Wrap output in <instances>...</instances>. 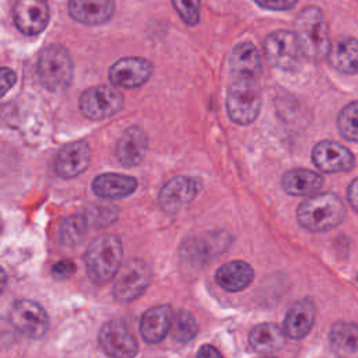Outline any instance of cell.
Instances as JSON below:
<instances>
[{
    "instance_id": "6da1fadb",
    "label": "cell",
    "mask_w": 358,
    "mask_h": 358,
    "mask_svg": "<svg viewBox=\"0 0 358 358\" xmlns=\"http://www.w3.org/2000/svg\"><path fill=\"white\" fill-rule=\"evenodd\" d=\"M295 36L302 55L310 60H322L330 52L329 25L320 8L310 6L303 8L295 20Z\"/></svg>"
},
{
    "instance_id": "7a4b0ae2",
    "label": "cell",
    "mask_w": 358,
    "mask_h": 358,
    "mask_svg": "<svg viewBox=\"0 0 358 358\" xmlns=\"http://www.w3.org/2000/svg\"><path fill=\"white\" fill-rule=\"evenodd\" d=\"M123 248L119 236L103 234L96 236L85 253V267L88 277L95 284L110 281L122 266Z\"/></svg>"
},
{
    "instance_id": "3957f363",
    "label": "cell",
    "mask_w": 358,
    "mask_h": 358,
    "mask_svg": "<svg viewBox=\"0 0 358 358\" xmlns=\"http://www.w3.org/2000/svg\"><path fill=\"white\" fill-rule=\"evenodd\" d=\"M344 215V206L333 193L309 196L296 210L298 222L312 232H323L337 227Z\"/></svg>"
},
{
    "instance_id": "277c9868",
    "label": "cell",
    "mask_w": 358,
    "mask_h": 358,
    "mask_svg": "<svg viewBox=\"0 0 358 358\" xmlns=\"http://www.w3.org/2000/svg\"><path fill=\"white\" fill-rule=\"evenodd\" d=\"M259 77L234 76L228 95L227 110L232 122L238 124L252 123L262 108V94L257 83Z\"/></svg>"
},
{
    "instance_id": "5b68a950",
    "label": "cell",
    "mask_w": 358,
    "mask_h": 358,
    "mask_svg": "<svg viewBox=\"0 0 358 358\" xmlns=\"http://www.w3.org/2000/svg\"><path fill=\"white\" fill-rule=\"evenodd\" d=\"M38 73L42 84L50 91L67 88L73 78V62L62 45H49L38 59Z\"/></svg>"
},
{
    "instance_id": "8992f818",
    "label": "cell",
    "mask_w": 358,
    "mask_h": 358,
    "mask_svg": "<svg viewBox=\"0 0 358 358\" xmlns=\"http://www.w3.org/2000/svg\"><path fill=\"white\" fill-rule=\"evenodd\" d=\"M264 53L273 67L291 71L298 67L302 50L299 48L295 32L281 29L270 34L266 38Z\"/></svg>"
},
{
    "instance_id": "52a82bcc",
    "label": "cell",
    "mask_w": 358,
    "mask_h": 358,
    "mask_svg": "<svg viewBox=\"0 0 358 358\" xmlns=\"http://www.w3.org/2000/svg\"><path fill=\"white\" fill-rule=\"evenodd\" d=\"M84 116L99 120L117 113L123 108V95L109 85H98L84 91L78 101Z\"/></svg>"
},
{
    "instance_id": "ba28073f",
    "label": "cell",
    "mask_w": 358,
    "mask_h": 358,
    "mask_svg": "<svg viewBox=\"0 0 358 358\" xmlns=\"http://www.w3.org/2000/svg\"><path fill=\"white\" fill-rule=\"evenodd\" d=\"M99 344L112 358H134L138 350L137 340L126 322L112 319L99 331Z\"/></svg>"
},
{
    "instance_id": "9c48e42d",
    "label": "cell",
    "mask_w": 358,
    "mask_h": 358,
    "mask_svg": "<svg viewBox=\"0 0 358 358\" xmlns=\"http://www.w3.org/2000/svg\"><path fill=\"white\" fill-rule=\"evenodd\" d=\"M151 270L143 260L133 259L123 268L113 285V295L119 302H130L138 298L148 287Z\"/></svg>"
},
{
    "instance_id": "30bf717a",
    "label": "cell",
    "mask_w": 358,
    "mask_h": 358,
    "mask_svg": "<svg viewBox=\"0 0 358 358\" xmlns=\"http://www.w3.org/2000/svg\"><path fill=\"white\" fill-rule=\"evenodd\" d=\"M11 324L29 338L42 337L49 327V317L45 309L29 299L17 301L10 312Z\"/></svg>"
},
{
    "instance_id": "8fae6325",
    "label": "cell",
    "mask_w": 358,
    "mask_h": 358,
    "mask_svg": "<svg viewBox=\"0 0 358 358\" xmlns=\"http://www.w3.org/2000/svg\"><path fill=\"white\" fill-rule=\"evenodd\" d=\"M13 15L22 34L36 35L48 25L49 6L46 0H15Z\"/></svg>"
},
{
    "instance_id": "7c38bea8",
    "label": "cell",
    "mask_w": 358,
    "mask_h": 358,
    "mask_svg": "<svg viewBox=\"0 0 358 358\" xmlns=\"http://www.w3.org/2000/svg\"><path fill=\"white\" fill-rule=\"evenodd\" d=\"M315 165L323 172H347L354 166V155L351 151L331 140L317 143L312 150Z\"/></svg>"
},
{
    "instance_id": "4fadbf2b",
    "label": "cell",
    "mask_w": 358,
    "mask_h": 358,
    "mask_svg": "<svg viewBox=\"0 0 358 358\" xmlns=\"http://www.w3.org/2000/svg\"><path fill=\"white\" fill-rule=\"evenodd\" d=\"M199 182L189 176H176L166 182L159 192V204L168 213H176L186 207L197 194Z\"/></svg>"
},
{
    "instance_id": "5bb4252c",
    "label": "cell",
    "mask_w": 358,
    "mask_h": 358,
    "mask_svg": "<svg viewBox=\"0 0 358 358\" xmlns=\"http://www.w3.org/2000/svg\"><path fill=\"white\" fill-rule=\"evenodd\" d=\"M152 66L141 57H124L117 60L109 70V78L115 85L136 88L143 85L151 76Z\"/></svg>"
},
{
    "instance_id": "9a60e30c",
    "label": "cell",
    "mask_w": 358,
    "mask_h": 358,
    "mask_svg": "<svg viewBox=\"0 0 358 358\" xmlns=\"http://www.w3.org/2000/svg\"><path fill=\"white\" fill-rule=\"evenodd\" d=\"M91 159L90 147L85 141H74L64 145L56 155L55 169L64 179L74 178L83 173Z\"/></svg>"
},
{
    "instance_id": "2e32d148",
    "label": "cell",
    "mask_w": 358,
    "mask_h": 358,
    "mask_svg": "<svg viewBox=\"0 0 358 358\" xmlns=\"http://www.w3.org/2000/svg\"><path fill=\"white\" fill-rule=\"evenodd\" d=\"M172 320L173 312L169 305L152 306L141 316L140 333L147 343H159L171 331Z\"/></svg>"
},
{
    "instance_id": "e0dca14e",
    "label": "cell",
    "mask_w": 358,
    "mask_h": 358,
    "mask_svg": "<svg viewBox=\"0 0 358 358\" xmlns=\"http://www.w3.org/2000/svg\"><path fill=\"white\" fill-rule=\"evenodd\" d=\"M316 308L310 299H301L294 302L284 319V331L288 337L299 340L305 337L315 322Z\"/></svg>"
},
{
    "instance_id": "ac0fdd59",
    "label": "cell",
    "mask_w": 358,
    "mask_h": 358,
    "mask_svg": "<svg viewBox=\"0 0 358 358\" xmlns=\"http://www.w3.org/2000/svg\"><path fill=\"white\" fill-rule=\"evenodd\" d=\"M115 10L113 0H70V15L78 22L98 25L106 22Z\"/></svg>"
},
{
    "instance_id": "d6986e66",
    "label": "cell",
    "mask_w": 358,
    "mask_h": 358,
    "mask_svg": "<svg viewBox=\"0 0 358 358\" xmlns=\"http://www.w3.org/2000/svg\"><path fill=\"white\" fill-rule=\"evenodd\" d=\"M147 151V134L138 126L129 127L117 141L116 155L126 166H134L141 162Z\"/></svg>"
},
{
    "instance_id": "ffe728a7",
    "label": "cell",
    "mask_w": 358,
    "mask_h": 358,
    "mask_svg": "<svg viewBox=\"0 0 358 358\" xmlns=\"http://www.w3.org/2000/svg\"><path fill=\"white\" fill-rule=\"evenodd\" d=\"M255 271L252 266L242 260H232L222 264L215 273L217 284L228 291V292H238L249 287L253 281Z\"/></svg>"
},
{
    "instance_id": "44dd1931",
    "label": "cell",
    "mask_w": 358,
    "mask_h": 358,
    "mask_svg": "<svg viewBox=\"0 0 358 358\" xmlns=\"http://www.w3.org/2000/svg\"><path fill=\"white\" fill-rule=\"evenodd\" d=\"M330 66L343 74L358 73V39L344 36L337 39L327 55Z\"/></svg>"
},
{
    "instance_id": "7402d4cb",
    "label": "cell",
    "mask_w": 358,
    "mask_h": 358,
    "mask_svg": "<svg viewBox=\"0 0 358 358\" xmlns=\"http://www.w3.org/2000/svg\"><path fill=\"white\" fill-rule=\"evenodd\" d=\"M330 347L340 358H358V324L337 322L330 330Z\"/></svg>"
},
{
    "instance_id": "603a6c76",
    "label": "cell",
    "mask_w": 358,
    "mask_h": 358,
    "mask_svg": "<svg viewBox=\"0 0 358 358\" xmlns=\"http://www.w3.org/2000/svg\"><path fill=\"white\" fill-rule=\"evenodd\" d=\"M137 187V180L120 173H102L92 182L95 194L103 199H122L131 194Z\"/></svg>"
},
{
    "instance_id": "cb8c5ba5",
    "label": "cell",
    "mask_w": 358,
    "mask_h": 358,
    "mask_svg": "<svg viewBox=\"0 0 358 358\" xmlns=\"http://www.w3.org/2000/svg\"><path fill=\"white\" fill-rule=\"evenodd\" d=\"M281 185L288 194L310 196L322 187L323 178L313 171L295 168L284 173Z\"/></svg>"
},
{
    "instance_id": "d4e9b609",
    "label": "cell",
    "mask_w": 358,
    "mask_h": 358,
    "mask_svg": "<svg viewBox=\"0 0 358 358\" xmlns=\"http://www.w3.org/2000/svg\"><path fill=\"white\" fill-rule=\"evenodd\" d=\"M232 76H253L259 77L262 73V60L257 49L250 42L239 43L231 53Z\"/></svg>"
},
{
    "instance_id": "484cf974",
    "label": "cell",
    "mask_w": 358,
    "mask_h": 358,
    "mask_svg": "<svg viewBox=\"0 0 358 358\" xmlns=\"http://www.w3.org/2000/svg\"><path fill=\"white\" fill-rule=\"evenodd\" d=\"M284 330L274 323H260L255 326L249 334L250 347L257 352H271L282 347Z\"/></svg>"
},
{
    "instance_id": "4316f807",
    "label": "cell",
    "mask_w": 358,
    "mask_h": 358,
    "mask_svg": "<svg viewBox=\"0 0 358 358\" xmlns=\"http://www.w3.org/2000/svg\"><path fill=\"white\" fill-rule=\"evenodd\" d=\"M197 331H199L197 322L190 312L182 309L173 315L172 327H171V334L173 340H176L178 343H187L192 338H194Z\"/></svg>"
},
{
    "instance_id": "83f0119b",
    "label": "cell",
    "mask_w": 358,
    "mask_h": 358,
    "mask_svg": "<svg viewBox=\"0 0 358 358\" xmlns=\"http://www.w3.org/2000/svg\"><path fill=\"white\" fill-rule=\"evenodd\" d=\"M88 222L84 215H70L63 220L59 228V239L63 245L71 246L83 239Z\"/></svg>"
},
{
    "instance_id": "f1b7e54d",
    "label": "cell",
    "mask_w": 358,
    "mask_h": 358,
    "mask_svg": "<svg viewBox=\"0 0 358 358\" xmlns=\"http://www.w3.org/2000/svg\"><path fill=\"white\" fill-rule=\"evenodd\" d=\"M337 127L345 140L358 143V101L347 103L340 110L337 117Z\"/></svg>"
},
{
    "instance_id": "f546056e",
    "label": "cell",
    "mask_w": 358,
    "mask_h": 358,
    "mask_svg": "<svg viewBox=\"0 0 358 358\" xmlns=\"http://www.w3.org/2000/svg\"><path fill=\"white\" fill-rule=\"evenodd\" d=\"M84 217H85L88 225L105 227V225L112 224L116 220L117 211L110 206H92V207L87 208Z\"/></svg>"
},
{
    "instance_id": "4dcf8cb0",
    "label": "cell",
    "mask_w": 358,
    "mask_h": 358,
    "mask_svg": "<svg viewBox=\"0 0 358 358\" xmlns=\"http://www.w3.org/2000/svg\"><path fill=\"white\" fill-rule=\"evenodd\" d=\"M172 4L186 24H197L200 18V0H172Z\"/></svg>"
},
{
    "instance_id": "1f68e13d",
    "label": "cell",
    "mask_w": 358,
    "mask_h": 358,
    "mask_svg": "<svg viewBox=\"0 0 358 358\" xmlns=\"http://www.w3.org/2000/svg\"><path fill=\"white\" fill-rule=\"evenodd\" d=\"M76 271V264L71 260H59L52 266V274L55 278H67Z\"/></svg>"
},
{
    "instance_id": "d6a6232c",
    "label": "cell",
    "mask_w": 358,
    "mask_h": 358,
    "mask_svg": "<svg viewBox=\"0 0 358 358\" xmlns=\"http://www.w3.org/2000/svg\"><path fill=\"white\" fill-rule=\"evenodd\" d=\"M260 7L273 11H285L292 8L298 0H255Z\"/></svg>"
},
{
    "instance_id": "836d02e7",
    "label": "cell",
    "mask_w": 358,
    "mask_h": 358,
    "mask_svg": "<svg viewBox=\"0 0 358 358\" xmlns=\"http://www.w3.org/2000/svg\"><path fill=\"white\" fill-rule=\"evenodd\" d=\"M225 242H228V241H225L224 238H220V239L214 241L213 243H210V248L204 250V255H206V252H207V255H210V256H211V252H213V250H221L222 248H220V245H224ZM201 245H207V239H206V241H199V242H196V249H194V252H196L197 257L203 256V252H201Z\"/></svg>"
},
{
    "instance_id": "e575fe53",
    "label": "cell",
    "mask_w": 358,
    "mask_h": 358,
    "mask_svg": "<svg viewBox=\"0 0 358 358\" xmlns=\"http://www.w3.org/2000/svg\"><path fill=\"white\" fill-rule=\"evenodd\" d=\"M15 84V73L7 67L1 69V94L4 95Z\"/></svg>"
},
{
    "instance_id": "d590c367",
    "label": "cell",
    "mask_w": 358,
    "mask_h": 358,
    "mask_svg": "<svg viewBox=\"0 0 358 358\" xmlns=\"http://www.w3.org/2000/svg\"><path fill=\"white\" fill-rule=\"evenodd\" d=\"M197 358H222V355L215 347H213L210 344H204L199 348Z\"/></svg>"
},
{
    "instance_id": "8d00e7d4",
    "label": "cell",
    "mask_w": 358,
    "mask_h": 358,
    "mask_svg": "<svg viewBox=\"0 0 358 358\" xmlns=\"http://www.w3.org/2000/svg\"><path fill=\"white\" fill-rule=\"evenodd\" d=\"M347 197L350 204L354 207V210L358 211V178L350 183L347 190Z\"/></svg>"
},
{
    "instance_id": "74e56055",
    "label": "cell",
    "mask_w": 358,
    "mask_h": 358,
    "mask_svg": "<svg viewBox=\"0 0 358 358\" xmlns=\"http://www.w3.org/2000/svg\"><path fill=\"white\" fill-rule=\"evenodd\" d=\"M264 358H275V357H264Z\"/></svg>"
}]
</instances>
